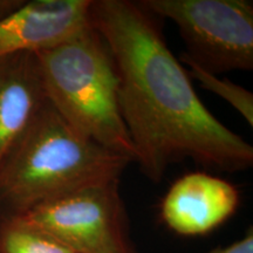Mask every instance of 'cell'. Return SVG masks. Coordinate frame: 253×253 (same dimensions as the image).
Wrapping results in <instances>:
<instances>
[{"label": "cell", "mask_w": 253, "mask_h": 253, "mask_svg": "<svg viewBox=\"0 0 253 253\" xmlns=\"http://www.w3.org/2000/svg\"><path fill=\"white\" fill-rule=\"evenodd\" d=\"M90 23L113 56L134 162L148 179L158 184L183 160L230 173L252 167L253 147L202 102L155 15L138 1L91 0Z\"/></svg>", "instance_id": "1"}, {"label": "cell", "mask_w": 253, "mask_h": 253, "mask_svg": "<svg viewBox=\"0 0 253 253\" xmlns=\"http://www.w3.org/2000/svg\"><path fill=\"white\" fill-rule=\"evenodd\" d=\"M130 163L78 132L47 102L0 168V212L23 214L87 186L116 181Z\"/></svg>", "instance_id": "2"}, {"label": "cell", "mask_w": 253, "mask_h": 253, "mask_svg": "<svg viewBox=\"0 0 253 253\" xmlns=\"http://www.w3.org/2000/svg\"><path fill=\"white\" fill-rule=\"evenodd\" d=\"M37 55L53 108L84 137L134 162V147L120 109L115 63L91 23Z\"/></svg>", "instance_id": "3"}, {"label": "cell", "mask_w": 253, "mask_h": 253, "mask_svg": "<svg viewBox=\"0 0 253 253\" xmlns=\"http://www.w3.org/2000/svg\"><path fill=\"white\" fill-rule=\"evenodd\" d=\"M156 18L178 28L185 45L179 61L212 74L253 69L251 0H140Z\"/></svg>", "instance_id": "4"}, {"label": "cell", "mask_w": 253, "mask_h": 253, "mask_svg": "<svg viewBox=\"0 0 253 253\" xmlns=\"http://www.w3.org/2000/svg\"><path fill=\"white\" fill-rule=\"evenodd\" d=\"M74 253H136L120 179L87 186L18 214Z\"/></svg>", "instance_id": "5"}, {"label": "cell", "mask_w": 253, "mask_h": 253, "mask_svg": "<svg viewBox=\"0 0 253 253\" xmlns=\"http://www.w3.org/2000/svg\"><path fill=\"white\" fill-rule=\"evenodd\" d=\"M90 7L91 0L24 1L0 20V56L60 45L90 24Z\"/></svg>", "instance_id": "6"}, {"label": "cell", "mask_w": 253, "mask_h": 253, "mask_svg": "<svg viewBox=\"0 0 253 253\" xmlns=\"http://www.w3.org/2000/svg\"><path fill=\"white\" fill-rule=\"evenodd\" d=\"M239 202L238 189L226 179L204 171L189 172L168 190L161 216L179 235H205L229 219Z\"/></svg>", "instance_id": "7"}, {"label": "cell", "mask_w": 253, "mask_h": 253, "mask_svg": "<svg viewBox=\"0 0 253 253\" xmlns=\"http://www.w3.org/2000/svg\"><path fill=\"white\" fill-rule=\"evenodd\" d=\"M47 102L37 53L0 56V168Z\"/></svg>", "instance_id": "8"}, {"label": "cell", "mask_w": 253, "mask_h": 253, "mask_svg": "<svg viewBox=\"0 0 253 253\" xmlns=\"http://www.w3.org/2000/svg\"><path fill=\"white\" fill-rule=\"evenodd\" d=\"M0 253H74L18 214L0 212Z\"/></svg>", "instance_id": "9"}, {"label": "cell", "mask_w": 253, "mask_h": 253, "mask_svg": "<svg viewBox=\"0 0 253 253\" xmlns=\"http://www.w3.org/2000/svg\"><path fill=\"white\" fill-rule=\"evenodd\" d=\"M188 67L190 78L197 80L201 86L218 97L226 101L235 108L250 126H253V94L246 88L239 86L229 79L212 74L190 62H182Z\"/></svg>", "instance_id": "10"}, {"label": "cell", "mask_w": 253, "mask_h": 253, "mask_svg": "<svg viewBox=\"0 0 253 253\" xmlns=\"http://www.w3.org/2000/svg\"><path fill=\"white\" fill-rule=\"evenodd\" d=\"M210 253H253V232L250 229L244 238L237 240L236 243L226 248H219L213 250Z\"/></svg>", "instance_id": "11"}, {"label": "cell", "mask_w": 253, "mask_h": 253, "mask_svg": "<svg viewBox=\"0 0 253 253\" xmlns=\"http://www.w3.org/2000/svg\"><path fill=\"white\" fill-rule=\"evenodd\" d=\"M25 0H0V20L17 9Z\"/></svg>", "instance_id": "12"}]
</instances>
